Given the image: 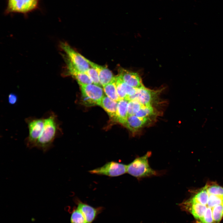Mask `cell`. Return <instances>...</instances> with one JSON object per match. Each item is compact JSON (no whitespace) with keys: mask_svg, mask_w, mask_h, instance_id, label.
Wrapping results in <instances>:
<instances>
[{"mask_svg":"<svg viewBox=\"0 0 223 223\" xmlns=\"http://www.w3.org/2000/svg\"><path fill=\"white\" fill-rule=\"evenodd\" d=\"M156 114L155 109L152 105L143 106L136 113L137 116L141 117H149Z\"/></svg>","mask_w":223,"mask_h":223,"instance_id":"obj_17","label":"cell"},{"mask_svg":"<svg viewBox=\"0 0 223 223\" xmlns=\"http://www.w3.org/2000/svg\"><path fill=\"white\" fill-rule=\"evenodd\" d=\"M59 129L57 117L55 114H52L45 119L44 127L35 147L44 152L48 151L53 146V142L58 135Z\"/></svg>","mask_w":223,"mask_h":223,"instance_id":"obj_1","label":"cell"},{"mask_svg":"<svg viewBox=\"0 0 223 223\" xmlns=\"http://www.w3.org/2000/svg\"><path fill=\"white\" fill-rule=\"evenodd\" d=\"M60 47L65 53V59L70 62L80 71L85 72L89 68L90 64L85 58L74 50L66 42H61Z\"/></svg>","mask_w":223,"mask_h":223,"instance_id":"obj_6","label":"cell"},{"mask_svg":"<svg viewBox=\"0 0 223 223\" xmlns=\"http://www.w3.org/2000/svg\"><path fill=\"white\" fill-rule=\"evenodd\" d=\"M212 213L214 223H220L223 216V204L216 206L213 209Z\"/></svg>","mask_w":223,"mask_h":223,"instance_id":"obj_20","label":"cell"},{"mask_svg":"<svg viewBox=\"0 0 223 223\" xmlns=\"http://www.w3.org/2000/svg\"><path fill=\"white\" fill-rule=\"evenodd\" d=\"M75 202L77 208L82 213L87 223H92L103 209L102 207H93L77 199H75Z\"/></svg>","mask_w":223,"mask_h":223,"instance_id":"obj_9","label":"cell"},{"mask_svg":"<svg viewBox=\"0 0 223 223\" xmlns=\"http://www.w3.org/2000/svg\"><path fill=\"white\" fill-rule=\"evenodd\" d=\"M85 59L90 65L97 71L101 85L103 87L111 82L114 78L112 72L106 67L99 65L85 58Z\"/></svg>","mask_w":223,"mask_h":223,"instance_id":"obj_13","label":"cell"},{"mask_svg":"<svg viewBox=\"0 0 223 223\" xmlns=\"http://www.w3.org/2000/svg\"><path fill=\"white\" fill-rule=\"evenodd\" d=\"M127 165L115 161L107 163L104 165L89 171L93 174L110 177H117L127 173Z\"/></svg>","mask_w":223,"mask_h":223,"instance_id":"obj_7","label":"cell"},{"mask_svg":"<svg viewBox=\"0 0 223 223\" xmlns=\"http://www.w3.org/2000/svg\"><path fill=\"white\" fill-rule=\"evenodd\" d=\"M151 155L149 151L142 156L137 157L127 165V173L137 179L157 175L158 172L152 168L149 163L148 158Z\"/></svg>","mask_w":223,"mask_h":223,"instance_id":"obj_2","label":"cell"},{"mask_svg":"<svg viewBox=\"0 0 223 223\" xmlns=\"http://www.w3.org/2000/svg\"><path fill=\"white\" fill-rule=\"evenodd\" d=\"M119 76L125 83L134 88L138 89L144 86L141 77L136 72L121 69Z\"/></svg>","mask_w":223,"mask_h":223,"instance_id":"obj_11","label":"cell"},{"mask_svg":"<svg viewBox=\"0 0 223 223\" xmlns=\"http://www.w3.org/2000/svg\"><path fill=\"white\" fill-rule=\"evenodd\" d=\"M103 87L105 93L108 97L116 102L120 100L116 90V77H114L111 82Z\"/></svg>","mask_w":223,"mask_h":223,"instance_id":"obj_16","label":"cell"},{"mask_svg":"<svg viewBox=\"0 0 223 223\" xmlns=\"http://www.w3.org/2000/svg\"><path fill=\"white\" fill-rule=\"evenodd\" d=\"M161 90H154L146 88L144 86L137 89L133 95L127 97L125 99L128 101L135 100L144 106H152L156 102Z\"/></svg>","mask_w":223,"mask_h":223,"instance_id":"obj_8","label":"cell"},{"mask_svg":"<svg viewBox=\"0 0 223 223\" xmlns=\"http://www.w3.org/2000/svg\"><path fill=\"white\" fill-rule=\"evenodd\" d=\"M129 101L123 99L118 102L116 121L123 125L127 117Z\"/></svg>","mask_w":223,"mask_h":223,"instance_id":"obj_15","label":"cell"},{"mask_svg":"<svg viewBox=\"0 0 223 223\" xmlns=\"http://www.w3.org/2000/svg\"><path fill=\"white\" fill-rule=\"evenodd\" d=\"M143 106L137 100L129 101L128 105V116L135 115Z\"/></svg>","mask_w":223,"mask_h":223,"instance_id":"obj_19","label":"cell"},{"mask_svg":"<svg viewBox=\"0 0 223 223\" xmlns=\"http://www.w3.org/2000/svg\"><path fill=\"white\" fill-rule=\"evenodd\" d=\"M6 15L12 13L27 15L39 8V0H7Z\"/></svg>","mask_w":223,"mask_h":223,"instance_id":"obj_4","label":"cell"},{"mask_svg":"<svg viewBox=\"0 0 223 223\" xmlns=\"http://www.w3.org/2000/svg\"><path fill=\"white\" fill-rule=\"evenodd\" d=\"M70 221L71 223H87L83 215L77 208H73L72 211Z\"/></svg>","mask_w":223,"mask_h":223,"instance_id":"obj_18","label":"cell"},{"mask_svg":"<svg viewBox=\"0 0 223 223\" xmlns=\"http://www.w3.org/2000/svg\"><path fill=\"white\" fill-rule=\"evenodd\" d=\"M29 133L25 140L27 147L31 149L35 147L36 143L42 131L45 119L29 118L26 119Z\"/></svg>","mask_w":223,"mask_h":223,"instance_id":"obj_5","label":"cell"},{"mask_svg":"<svg viewBox=\"0 0 223 223\" xmlns=\"http://www.w3.org/2000/svg\"><path fill=\"white\" fill-rule=\"evenodd\" d=\"M85 72L90 77L93 84L98 85H101L98 74L94 68H90Z\"/></svg>","mask_w":223,"mask_h":223,"instance_id":"obj_21","label":"cell"},{"mask_svg":"<svg viewBox=\"0 0 223 223\" xmlns=\"http://www.w3.org/2000/svg\"><path fill=\"white\" fill-rule=\"evenodd\" d=\"M65 59L67 74L73 77L80 86L93 83L91 78L85 72L80 71L69 60Z\"/></svg>","mask_w":223,"mask_h":223,"instance_id":"obj_10","label":"cell"},{"mask_svg":"<svg viewBox=\"0 0 223 223\" xmlns=\"http://www.w3.org/2000/svg\"><path fill=\"white\" fill-rule=\"evenodd\" d=\"M107 113L109 116L114 120H116L118 102L114 101L104 95L100 104Z\"/></svg>","mask_w":223,"mask_h":223,"instance_id":"obj_14","label":"cell"},{"mask_svg":"<svg viewBox=\"0 0 223 223\" xmlns=\"http://www.w3.org/2000/svg\"><path fill=\"white\" fill-rule=\"evenodd\" d=\"M17 95L12 93L10 94L8 97V101L9 104L14 105L18 101Z\"/></svg>","mask_w":223,"mask_h":223,"instance_id":"obj_22","label":"cell"},{"mask_svg":"<svg viewBox=\"0 0 223 223\" xmlns=\"http://www.w3.org/2000/svg\"><path fill=\"white\" fill-rule=\"evenodd\" d=\"M150 119L149 117L141 118L135 115L128 116L123 125L134 134L146 125Z\"/></svg>","mask_w":223,"mask_h":223,"instance_id":"obj_12","label":"cell"},{"mask_svg":"<svg viewBox=\"0 0 223 223\" xmlns=\"http://www.w3.org/2000/svg\"><path fill=\"white\" fill-rule=\"evenodd\" d=\"M80 87L82 100L85 105L87 106L100 105L104 96V90L100 85L91 84Z\"/></svg>","mask_w":223,"mask_h":223,"instance_id":"obj_3","label":"cell"}]
</instances>
